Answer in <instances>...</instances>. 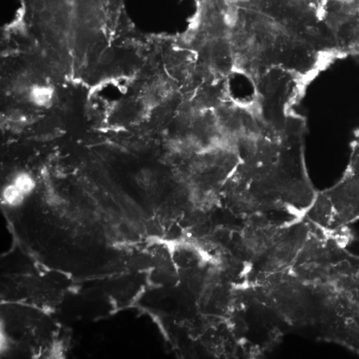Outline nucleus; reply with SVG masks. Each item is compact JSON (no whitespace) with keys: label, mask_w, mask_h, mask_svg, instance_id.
Wrapping results in <instances>:
<instances>
[{"label":"nucleus","mask_w":359,"mask_h":359,"mask_svg":"<svg viewBox=\"0 0 359 359\" xmlns=\"http://www.w3.org/2000/svg\"><path fill=\"white\" fill-rule=\"evenodd\" d=\"M302 121L260 137L228 180V194L242 212L304 215L317 190L308 175Z\"/></svg>","instance_id":"obj_1"},{"label":"nucleus","mask_w":359,"mask_h":359,"mask_svg":"<svg viewBox=\"0 0 359 359\" xmlns=\"http://www.w3.org/2000/svg\"><path fill=\"white\" fill-rule=\"evenodd\" d=\"M348 164L340 179L321 191L305 216L317 227L336 228L359 218V131L351 142Z\"/></svg>","instance_id":"obj_2"},{"label":"nucleus","mask_w":359,"mask_h":359,"mask_svg":"<svg viewBox=\"0 0 359 359\" xmlns=\"http://www.w3.org/2000/svg\"><path fill=\"white\" fill-rule=\"evenodd\" d=\"M26 197L12 182L4 186L1 193L3 203L11 207L20 206Z\"/></svg>","instance_id":"obj_3"},{"label":"nucleus","mask_w":359,"mask_h":359,"mask_svg":"<svg viewBox=\"0 0 359 359\" xmlns=\"http://www.w3.org/2000/svg\"><path fill=\"white\" fill-rule=\"evenodd\" d=\"M12 183L26 197L34 193L36 188V182L32 174L27 172H19L14 176Z\"/></svg>","instance_id":"obj_4"},{"label":"nucleus","mask_w":359,"mask_h":359,"mask_svg":"<svg viewBox=\"0 0 359 359\" xmlns=\"http://www.w3.org/2000/svg\"><path fill=\"white\" fill-rule=\"evenodd\" d=\"M30 98L36 105L46 107L51 104L53 100V93L49 88L38 87L33 90Z\"/></svg>","instance_id":"obj_5"},{"label":"nucleus","mask_w":359,"mask_h":359,"mask_svg":"<svg viewBox=\"0 0 359 359\" xmlns=\"http://www.w3.org/2000/svg\"><path fill=\"white\" fill-rule=\"evenodd\" d=\"M293 315L297 319H304L307 315L306 308L302 306H296L293 310Z\"/></svg>","instance_id":"obj_6"}]
</instances>
